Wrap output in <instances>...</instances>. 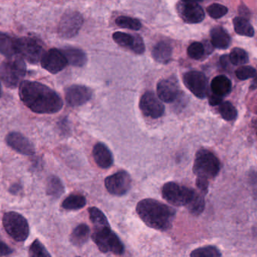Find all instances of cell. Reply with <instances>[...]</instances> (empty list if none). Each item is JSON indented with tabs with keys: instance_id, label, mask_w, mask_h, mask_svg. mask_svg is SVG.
Here are the masks:
<instances>
[{
	"instance_id": "cell-12",
	"label": "cell",
	"mask_w": 257,
	"mask_h": 257,
	"mask_svg": "<svg viewBox=\"0 0 257 257\" xmlns=\"http://www.w3.org/2000/svg\"><path fill=\"white\" fill-rule=\"evenodd\" d=\"M178 15L188 24H199L205 19L203 9L196 2L181 0L177 5Z\"/></svg>"
},
{
	"instance_id": "cell-28",
	"label": "cell",
	"mask_w": 257,
	"mask_h": 257,
	"mask_svg": "<svg viewBox=\"0 0 257 257\" xmlns=\"http://www.w3.org/2000/svg\"><path fill=\"white\" fill-rule=\"evenodd\" d=\"M86 205V199L81 194H71L62 202V208L69 211H75L84 208Z\"/></svg>"
},
{
	"instance_id": "cell-29",
	"label": "cell",
	"mask_w": 257,
	"mask_h": 257,
	"mask_svg": "<svg viewBox=\"0 0 257 257\" xmlns=\"http://www.w3.org/2000/svg\"><path fill=\"white\" fill-rule=\"evenodd\" d=\"M187 208L190 214L195 216H199L203 212L205 208V199L202 193L195 191L193 197L187 205Z\"/></svg>"
},
{
	"instance_id": "cell-10",
	"label": "cell",
	"mask_w": 257,
	"mask_h": 257,
	"mask_svg": "<svg viewBox=\"0 0 257 257\" xmlns=\"http://www.w3.org/2000/svg\"><path fill=\"white\" fill-rule=\"evenodd\" d=\"M104 184L106 189L110 194L122 196L129 191L131 186V178L126 171H119L107 177Z\"/></svg>"
},
{
	"instance_id": "cell-19",
	"label": "cell",
	"mask_w": 257,
	"mask_h": 257,
	"mask_svg": "<svg viewBox=\"0 0 257 257\" xmlns=\"http://www.w3.org/2000/svg\"><path fill=\"white\" fill-rule=\"evenodd\" d=\"M92 154L95 163L101 169H108L113 166V154L104 144L97 143L94 146Z\"/></svg>"
},
{
	"instance_id": "cell-33",
	"label": "cell",
	"mask_w": 257,
	"mask_h": 257,
	"mask_svg": "<svg viewBox=\"0 0 257 257\" xmlns=\"http://www.w3.org/2000/svg\"><path fill=\"white\" fill-rule=\"evenodd\" d=\"M116 24L121 28L132 30H139L142 27L141 23L139 20L127 16L118 17L116 20Z\"/></svg>"
},
{
	"instance_id": "cell-1",
	"label": "cell",
	"mask_w": 257,
	"mask_h": 257,
	"mask_svg": "<svg viewBox=\"0 0 257 257\" xmlns=\"http://www.w3.org/2000/svg\"><path fill=\"white\" fill-rule=\"evenodd\" d=\"M19 96L23 103L36 114H55L63 108V100L57 92L37 81H23L19 86Z\"/></svg>"
},
{
	"instance_id": "cell-9",
	"label": "cell",
	"mask_w": 257,
	"mask_h": 257,
	"mask_svg": "<svg viewBox=\"0 0 257 257\" xmlns=\"http://www.w3.org/2000/svg\"><path fill=\"white\" fill-rule=\"evenodd\" d=\"M83 17L78 12H67L62 16L59 23V36L63 39H70L78 34L82 27Z\"/></svg>"
},
{
	"instance_id": "cell-35",
	"label": "cell",
	"mask_w": 257,
	"mask_h": 257,
	"mask_svg": "<svg viewBox=\"0 0 257 257\" xmlns=\"http://www.w3.org/2000/svg\"><path fill=\"white\" fill-rule=\"evenodd\" d=\"M29 256L30 257H51L49 252L45 248L42 242L39 239H36L29 249Z\"/></svg>"
},
{
	"instance_id": "cell-36",
	"label": "cell",
	"mask_w": 257,
	"mask_h": 257,
	"mask_svg": "<svg viewBox=\"0 0 257 257\" xmlns=\"http://www.w3.org/2000/svg\"><path fill=\"white\" fill-rule=\"evenodd\" d=\"M205 52V46L201 42H193L187 49V54H188L189 57L196 60L202 59Z\"/></svg>"
},
{
	"instance_id": "cell-38",
	"label": "cell",
	"mask_w": 257,
	"mask_h": 257,
	"mask_svg": "<svg viewBox=\"0 0 257 257\" xmlns=\"http://www.w3.org/2000/svg\"><path fill=\"white\" fill-rule=\"evenodd\" d=\"M256 69L252 66H241L235 71V75L238 79L241 80V81L254 78L256 76Z\"/></svg>"
},
{
	"instance_id": "cell-11",
	"label": "cell",
	"mask_w": 257,
	"mask_h": 257,
	"mask_svg": "<svg viewBox=\"0 0 257 257\" xmlns=\"http://www.w3.org/2000/svg\"><path fill=\"white\" fill-rule=\"evenodd\" d=\"M184 84L196 97L204 99L208 96V81L205 74L199 71H190L183 77Z\"/></svg>"
},
{
	"instance_id": "cell-13",
	"label": "cell",
	"mask_w": 257,
	"mask_h": 257,
	"mask_svg": "<svg viewBox=\"0 0 257 257\" xmlns=\"http://www.w3.org/2000/svg\"><path fill=\"white\" fill-rule=\"evenodd\" d=\"M139 106L143 115L150 118H159L165 111L162 102L152 92H146L141 96Z\"/></svg>"
},
{
	"instance_id": "cell-8",
	"label": "cell",
	"mask_w": 257,
	"mask_h": 257,
	"mask_svg": "<svg viewBox=\"0 0 257 257\" xmlns=\"http://www.w3.org/2000/svg\"><path fill=\"white\" fill-rule=\"evenodd\" d=\"M196 190L180 185L175 182H167L163 186L161 193L164 200L177 207L187 206Z\"/></svg>"
},
{
	"instance_id": "cell-16",
	"label": "cell",
	"mask_w": 257,
	"mask_h": 257,
	"mask_svg": "<svg viewBox=\"0 0 257 257\" xmlns=\"http://www.w3.org/2000/svg\"><path fill=\"white\" fill-rule=\"evenodd\" d=\"M8 146L22 155L32 156L36 153L33 144L24 135L18 132H11L6 136Z\"/></svg>"
},
{
	"instance_id": "cell-15",
	"label": "cell",
	"mask_w": 257,
	"mask_h": 257,
	"mask_svg": "<svg viewBox=\"0 0 257 257\" xmlns=\"http://www.w3.org/2000/svg\"><path fill=\"white\" fill-rule=\"evenodd\" d=\"M92 89L84 85L73 84L65 90V99L68 105L72 107L80 106L87 103L92 99Z\"/></svg>"
},
{
	"instance_id": "cell-18",
	"label": "cell",
	"mask_w": 257,
	"mask_h": 257,
	"mask_svg": "<svg viewBox=\"0 0 257 257\" xmlns=\"http://www.w3.org/2000/svg\"><path fill=\"white\" fill-rule=\"evenodd\" d=\"M113 40L119 46L131 50L137 54H142L145 51L143 39L139 35H130L122 32L113 33Z\"/></svg>"
},
{
	"instance_id": "cell-32",
	"label": "cell",
	"mask_w": 257,
	"mask_h": 257,
	"mask_svg": "<svg viewBox=\"0 0 257 257\" xmlns=\"http://www.w3.org/2000/svg\"><path fill=\"white\" fill-rule=\"evenodd\" d=\"M219 112L224 120L232 121L238 116V111L230 102H222L219 106Z\"/></svg>"
},
{
	"instance_id": "cell-21",
	"label": "cell",
	"mask_w": 257,
	"mask_h": 257,
	"mask_svg": "<svg viewBox=\"0 0 257 257\" xmlns=\"http://www.w3.org/2000/svg\"><path fill=\"white\" fill-rule=\"evenodd\" d=\"M232 84L229 78L225 75H218L211 81V89L212 93L223 98L232 91Z\"/></svg>"
},
{
	"instance_id": "cell-2",
	"label": "cell",
	"mask_w": 257,
	"mask_h": 257,
	"mask_svg": "<svg viewBox=\"0 0 257 257\" xmlns=\"http://www.w3.org/2000/svg\"><path fill=\"white\" fill-rule=\"evenodd\" d=\"M136 211L146 226L158 231L170 229L176 217L175 208L152 199L139 202Z\"/></svg>"
},
{
	"instance_id": "cell-6",
	"label": "cell",
	"mask_w": 257,
	"mask_h": 257,
	"mask_svg": "<svg viewBox=\"0 0 257 257\" xmlns=\"http://www.w3.org/2000/svg\"><path fill=\"white\" fill-rule=\"evenodd\" d=\"M3 224L5 230L16 241L22 242L27 240L30 234V227L27 219L19 213L9 211L3 216Z\"/></svg>"
},
{
	"instance_id": "cell-22",
	"label": "cell",
	"mask_w": 257,
	"mask_h": 257,
	"mask_svg": "<svg viewBox=\"0 0 257 257\" xmlns=\"http://www.w3.org/2000/svg\"><path fill=\"white\" fill-rule=\"evenodd\" d=\"M211 43L214 48L226 49L231 44L230 36L222 27H215L211 31Z\"/></svg>"
},
{
	"instance_id": "cell-45",
	"label": "cell",
	"mask_w": 257,
	"mask_h": 257,
	"mask_svg": "<svg viewBox=\"0 0 257 257\" xmlns=\"http://www.w3.org/2000/svg\"><path fill=\"white\" fill-rule=\"evenodd\" d=\"M190 1H194V2H196V3H197L198 1H202V0H190Z\"/></svg>"
},
{
	"instance_id": "cell-44",
	"label": "cell",
	"mask_w": 257,
	"mask_h": 257,
	"mask_svg": "<svg viewBox=\"0 0 257 257\" xmlns=\"http://www.w3.org/2000/svg\"><path fill=\"white\" fill-rule=\"evenodd\" d=\"M2 94V87H1V84H0V96H1Z\"/></svg>"
},
{
	"instance_id": "cell-20",
	"label": "cell",
	"mask_w": 257,
	"mask_h": 257,
	"mask_svg": "<svg viewBox=\"0 0 257 257\" xmlns=\"http://www.w3.org/2000/svg\"><path fill=\"white\" fill-rule=\"evenodd\" d=\"M62 52L64 54L68 64L75 67H82L87 63L88 57L85 53L79 48L67 47Z\"/></svg>"
},
{
	"instance_id": "cell-39",
	"label": "cell",
	"mask_w": 257,
	"mask_h": 257,
	"mask_svg": "<svg viewBox=\"0 0 257 257\" xmlns=\"http://www.w3.org/2000/svg\"><path fill=\"white\" fill-rule=\"evenodd\" d=\"M208 186H209V182L208 179L202 177H197L196 179V187L199 189L200 193L202 195H206L208 193Z\"/></svg>"
},
{
	"instance_id": "cell-14",
	"label": "cell",
	"mask_w": 257,
	"mask_h": 257,
	"mask_svg": "<svg viewBox=\"0 0 257 257\" xmlns=\"http://www.w3.org/2000/svg\"><path fill=\"white\" fill-rule=\"evenodd\" d=\"M40 63L42 67L51 74L61 72L68 65L64 54L57 48H51L45 52Z\"/></svg>"
},
{
	"instance_id": "cell-4",
	"label": "cell",
	"mask_w": 257,
	"mask_h": 257,
	"mask_svg": "<svg viewBox=\"0 0 257 257\" xmlns=\"http://www.w3.org/2000/svg\"><path fill=\"white\" fill-rule=\"evenodd\" d=\"M220 171V160L212 152L202 148L196 153L193 166L196 176L211 179L215 178Z\"/></svg>"
},
{
	"instance_id": "cell-34",
	"label": "cell",
	"mask_w": 257,
	"mask_h": 257,
	"mask_svg": "<svg viewBox=\"0 0 257 257\" xmlns=\"http://www.w3.org/2000/svg\"><path fill=\"white\" fill-rule=\"evenodd\" d=\"M221 253L217 247L205 246L196 249L190 253V257H221Z\"/></svg>"
},
{
	"instance_id": "cell-26",
	"label": "cell",
	"mask_w": 257,
	"mask_h": 257,
	"mask_svg": "<svg viewBox=\"0 0 257 257\" xmlns=\"http://www.w3.org/2000/svg\"><path fill=\"white\" fill-rule=\"evenodd\" d=\"M65 188L61 180L55 175L48 177L46 183V193L48 196L58 199L64 193Z\"/></svg>"
},
{
	"instance_id": "cell-41",
	"label": "cell",
	"mask_w": 257,
	"mask_h": 257,
	"mask_svg": "<svg viewBox=\"0 0 257 257\" xmlns=\"http://www.w3.org/2000/svg\"><path fill=\"white\" fill-rule=\"evenodd\" d=\"M223 98L220 97V96H217V95L212 94L209 96V103L210 105L212 106H215V105H220L223 102Z\"/></svg>"
},
{
	"instance_id": "cell-23",
	"label": "cell",
	"mask_w": 257,
	"mask_h": 257,
	"mask_svg": "<svg viewBox=\"0 0 257 257\" xmlns=\"http://www.w3.org/2000/svg\"><path fill=\"white\" fill-rule=\"evenodd\" d=\"M172 45L166 42H160L154 46L152 51V56L155 61L160 63H168L172 60Z\"/></svg>"
},
{
	"instance_id": "cell-17",
	"label": "cell",
	"mask_w": 257,
	"mask_h": 257,
	"mask_svg": "<svg viewBox=\"0 0 257 257\" xmlns=\"http://www.w3.org/2000/svg\"><path fill=\"white\" fill-rule=\"evenodd\" d=\"M180 93V87L175 78H167L159 81L157 84V94L158 99L166 103L175 102Z\"/></svg>"
},
{
	"instance_id": "cell-31",
	"label": "cell",
	"mask_w": 257,
	"mask_h": 257,
	"mask_svg": "<svg viewBox=\"0 0 257 257\" xmlns=\"http://www.w3.org/2000/svg\"><path fill=\"white\" fill-rule=\"evenodd\" d=\"M229 61L235 66H241L247 64L249 62L247 53L244 50L235 48L232 50L229 56Z\"/></svg>"
},
{
	"instance_id": "cell-7",
	"label": "cell",
	"mask_w": 257,
	"mask_h": 257,
	"mask_svg": "<svg viewBox=\"0 0 257 257\" xmlns=\"http://www.w3.org/2000/svg\"><path fill=\"white\" fill-rule=\"evenodd\" d=\"M17 54L32 64H37L45 54L40 41L33 37H22L16 39Z\"/></svg>"
},
{
	"instance_id": "cell-42",
	"label": "cell",
	"mask_w": 257,
	"mask_h": 257,
	"mask_svg": "<svg viewBox=\"0 0 257 257\" xmlns=\"http://www.w3.org/2000/svg\"><path fill=\"white\" fill-rule=\"evenodd\" d=\"M229 62H230L229 61V56L223 55L220 57V63H221L222 66H223V67H228V66H229Z\"/></svg>"
},
{
	"instance_id": "cell-27",
	"label": "cell",
	"mask_w": 257,
	"mask_h": 257,
	"mask_svg": "<svg viewBox=\"0 0 257 257\" xmlns=\"http://www.w3.org/2000/svg\"><path fill=\"white\" fill-rule=\"evenodd\" d=\"M233 24L237 34L247 37H253L254 36V29L247 18L236 17L233 20Z\"/></svg>"
},
{
	"instance_id": "cell-5",
	"label": "cell",
	"mask_w": 257,
	"mask_h": 257,
	"mask_svg": "<svg viewBox=\"0 0 257 257\" xmlns=\"http://www.w3.org/2000/svg\"><path fill=\"white\" fill-rule=\"evenodd\" d=\"M92 238L103 253L111 252L116 255L123 254L125 250L123 243L110 227L94 229Z\"/></svg>"
},
{
	"instance_id": "cell-25",
	"label": "cell",
	"mask_w": 257,
	"mask_h": 257,
	"mask_svg": "<svg viewBox=\"0 0 257 257\" xmlns=\"http://www.w3.org/2000/svg\"><path fill=\"white\" fill-rule=\"evenodd\" d=\"M90 228L84 223L77 226L70 235V241L74 246H82L89 240Z\"/></svg>"
},
{
	"instance_id": "cell-43",
	"label": "cell",
	"mask_w": 257,
	"mask_h": 257,
	"mask_svg": "<svg viewBox=\"0 0 257 257\" xmlns=\"http://www.w3.org/2000/svg\"><path fill=\"white\" fill-rule=\"evenodd\" d=\"M20 190V186L18 184H13L12 187H10V191L12 193H18Z\"/></svg>"
},
{
	"instance_id": "cell-40",
	"label": "cell",
	"mask_w": 257,
	"mask_h": 257,
	"mask_svg": "<svg viewBox=\"0 0 257 257\" xmlns=\"http://www.w3.org/2000/svg\"><path fill=\"white\" fill-rule=\"evenodd\" d=\"M13 250L8 244L0 241V256H6L12 253Z\"/></svg>"
},
{
	"instance_id": "cell-3",
	"label": "cell",
	"mask_w": 257,
	"mask_h": 257,
	"mask_svg": "<svg viewBox=\"0 0 257 257\" xmlns=\"http://www.w3.org/2000/svg\"><path fill=\"white\" fill-rule=\"evenodd\" d=\"M27 72V66L19 55L8 57L0 64V78L6 87L17 88L24 81Z\"/></svg>"
},
{
	"instance_id": "cell-37",
	"label": "cell",
	"mask_w": 257,
	"mask_h": 257,
	"mask_svg": "<svg viewBox=\"0 0 257 257\" xmlns=\"http://www.w3.org/2000/svg\"><path fill=\"white\" fill-rule=\"evenodd\" d=\"M207 12L211 18L214 19H219L228 13V9L223 5L214 3L207 8Z\"/></svg>"
},
{
	"instance_id": "cell-24",
	"label": "cell",
	"mask_w": 257,
	"mask_h": 257,
	"mask_svg": "<svg viewBox=\"0 0 257 257\" xmlns=\"http://www.w3.org/2000/svg\"><path fill=\"white\" fill-rule=\"evenodd\" d=\"M0 54L8 57L17 55L16 39L0 32Z\"/></svg>"
},
{
	"instance_id": "cell-46",
	"label": "cell",
	"mask_w": 257,
	"mask_h": 257,
	"mask_svg": "<svg viewBox=\"0 0 257 257\" xmlns=\"http://www.w3.org/2000/svg\"><path fill=\"white\" fill-rule=\"evenodd\" d=\"M76 257H81V256H76Z\"/></svg>"
},
{
	"instance_id": "cell-30",
	"label": "cell",
	"mask_w": 257,
	"mask_h": 257,
	"mask_svg": "<svg viewBox=\"0 0 257 257\" xmlns=\"http://www.w3.org/2000/svg\"><path fill=\"white\" fill-rule=\"evenodd\" d=\"M89 217L93 223L95 229L99 228L110 227V223L105 214L96 207L89 208Z\"/></svg>"
}]
</instances>
